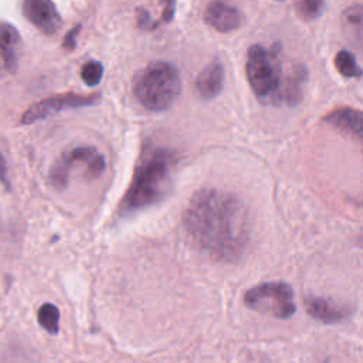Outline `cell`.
<instances>
[{"instance_id":"6da1fadb","label":"cell","mask_w":363,"mask_h":363,"mask_svg":"<svg viewBox=\"0 0 363 363\" xmlns=\"http://www.w3.org/2000/svg\"><path fill=\"white\" fill-rule=\"evenodd\" d=\"M183 227L193 245L218 262H237L248 248V210L241 199L224 190H197L183 214Z\"/></svg>"},{"instance_id":"7a4b0ae2","label":"cell","mask_w":363,"mask_h":363,"mask_svg":"<svg viewBox=\"0 0 363 363\" xmlns=\"http://www.w3.org/2000/svg\"><path fill=\"white\" fill-rule=\"evenodd\" d=\"M176 162L174 152L167 147H146L135 166L130 184L119 203L118 213L122 217H128L166 197Z\"/></svg>"},{"instance_id":"3957f363","label":"cell","mask_w":363,"mask_h":363,"mask_svg":"<svg viewBox=\"0 0 363 363\" xmlns=\"http://www.w3.org/2000/svg\"><path fill=\"white\" fill-rule=\"evenodd\" d=\"M132 91L145 109L153 112L166 111L182 91L179 69L167 61H152L135 74Z\"/></svg>"},{"instance_id":"277c9868","label":"cell","mask_w":363,"mask_h":363,"mask_svg":"<svg viewBox=\"0 0 363 363\" xmlns=\"http://www.w3.org/2000/svg\"><path fill=\"white\" fill-rule=\"evenodd\" d=\"M279 44H275L269 50L261 44H254L248 48L245 72L248 84L259 101L269 99L272 104H278V95L281 89V62L278 58Z\"/></svg>"},{"instance_id":"5b68a950","label":"cell","mask_w":363,"mask_h":363,"mask_svg":"<svg viewBox=\"0 0 363 363\" xmlns=\"http://www.w3.org/2000/svg\"><path fill=\"white\" fill-rule=\"evenodd\" d=\"M82 167L85 172V179H98L106 167L105 156L94 146H75L64 152L51 166L48 172L50 184L55 190H64L68 186L69 174L72 169Z\"/></svg>"},{"instance_id":"8992f818","label":"cell","mask_w":363,"mask_h":363,"mask_svg":"<svg viewBox=\"0 0 363 363\" xmlns=\"http://www.w3.org/2000/svg\"><path fill=\"white\" fill-rule=\"evenodd\" d=\"M247 308L268 313L278 319H289L295 313L292 286L282 281L261 282L244 294Z\"/></svg>"},{"instance_id":"52a82bcc","label":"cell","mask_w":363,"mask_h":363,"mask_svg":"<svg viewBox=\"0 0 363 363\" xmlns=\"http://www.w3.org/2000/svg\"><path fill=\"white\" fill-rule=\"evenodd\" d=\"M101 99L99 94H92V95H78L72 92L67 94H60V95H52L48 98H44L35 104H33L23 115L20 119L21 125H30L33 122L45 119L51 115H55L61 111L65 109H72V108H82V106H89L98 104Z\"/></svg>"},{"instance_id":"ba28073f","label":"cell","mask_w":363,"mask_h":363,"mask_svg":"<svg viewBox=\"0 0 363 363\" xmlns=\"http://www.w3.org/2000/svg\"><path fill=\"white\" fill-rule=\"evenodd\" d=\"M21 10L24 17L43 34L57 33L62 18L52 0H23Z\"/></svg>"},{"instance_id":"9c48e42d","label":"cell","mask_w":363,"mask_h":363,"mask_svg":"<svg viewBox=\"0 0 363 363\" xmlns=\"http://www.w3.org/2000/svg\"><path fill=\"white\" fill-rule=\"evenodd\" d=\"M242 13L224 0H213L204 11V23L220 33H230L241 27Z\"/></svg>"},{"instance_id":"30bf717a","label":"cell","mask_w":363,"mask_h":363,"mask_svg":"<svg viewBox=\"0 0 363 363\" xmlns=\"http://www.w3.org/2000/svg\"><path fill=\"white\" fill-rule=\"evenodd\" d=\"M303 305L309 316L323 323H339L350 315L349 308L322 296H306Z\"/></svg>"},{"instance_id":"8fae6325","label":"cell","mask_w":363,"mask_h":363,"mask_svg":"<svg viewBox=\"0 0 363 363\" xmlns=\"http://www.w3.org/2000/svg\"><path fill=\"white\" fill-rule=\"evenodd\" d=\"M224 67L220 61L214 60L207 64L196 78V91L201 99H214L224 88Z\"/></svg>"},{"instance_id":"7c38bea8","label":"cell","mask_w":363,"mask_h":363,"mask_svg":"<svg viewBox=\"0 0 363 363\" xmlns=\"http://www.w3.org/2000/svg\"><path fill=\"white\" fill-rule=\"evenodd\" d=\"M323 121L337 129L339 132L362 140L363 136V116L359 109L354 108H337L329 112Z\"/></svg>"},{"instance_id":"4fadbf2b","label":"cell","mask_w":363,"mask_h":363,"mask_svg":"<svg viewBox=\"0 0 363 363\" xmlns=\"http://www.w3.org/2000/svg\"><path fill=\"white\" fill-rule=\"evenodd\" d=\"M306 77H308V71L303 65H298L296 68H294L292 74L286 78L285 85H281L278 102H284L289 106L298 105L303 96L302 85H303Z\"/></svg>"},{"instance_id":"5bb4252c","label":"cell","mask_w":363,"mask_h":363,"mask_svg":"<svg viewBox=\"0 0 363 363\" xmlns=\"http://www.w3.org/2000/svg\"><path fill=\"white\" fill-rule=\"evenodd\" d=\"M20 43L18 31L10 24L0 21V51L3 57V62L7 71L14 72L17 68V55L14 51V45Z\"/></svg>"},{"instance_id":"9a60e30c","label":"cell","mask_w":363,"mask_h":363,"mask_svg":"<svg viewBox=\"0 0 363 363\" xmlns=\"http://www.w3.org/2000/svg\"><path fill=\"white\" fill-rule=\"evenodd\" d=\"M38 325L51 335H57L60 330V311L52 303H43L37 311Z\"/></svg>"},{"instance_id":"2e32d148","label":"cell","mask_w":363,"mask_h":363,"mask_svg":"<svg viewBox=\"0 0 363 363\" xmlns=\"http://www.w3.org/2000/svg\"><path fill=\"white\" fill-rule=\"evenodd\" d=\"M335 67L339 74H342L346 78H360L362 69L354 58V55L347 50L337 51L335 57Z\"/></svg>"},{"instance_id":"e0dca14e","label":"cell","mask_w":363,"mask_h":363,"mask_svg":"<svg viewBox=\"0 0 363 363\" xmlns=\"http://www.w3.org/2000/svg\"><path fill=\"white\" fill-rule=\"evenodd\" d=\"M104 75V67L99 61L91 60L81 68V79L86 86H96Z\"/></svg>"},{"instance_id":"ac0fdd59","label":"cell","mask_w":363,"mask_h":363,"mask_svg":"<svg viewBox=\"0 0 363 363\" xmlns=\"http://www.w3.org/2000/svg\"><path fill=\"white\" fill-rule=\"evenodd\" d=\"M323 10L325 0H299L298 4V13L306 21L318 18L323 13Z\"/></svg>"},{"instance_id":"d6986e66","label":"cell","mask_w":363,"mask_h":363,"mask_svg":"<svg viewBox=\"0 0 363 363\" xmlns=\"http://www.w3.org/2000/svg\"><path fill=\"white\" fill-rule=\"evenodd\" d=\"M345 17L350 26H356L357 30L360 31V28H362V6L359 3L349 7L345 13Z\"/></svg>"},{"instance_id":"ffe728a7","label":"cell","mask_w":363,"mask_h":363,"mask_svg":"<svg viewBox=\"0 0 363 363\" xmlns=\"http://www.w3.org/2000/svg\"><path fill=\"white\" fill-rule=\"evenodd\" d=\"M136 21H138V27L142 28V30H152V28H155L157 26L156 21L150 20V14L145 9H138V18H136Z\"/></svg>"},{"instance_id":"44dd1931","label":"cell","mask_w":363,"mask_h":363,"mask_svg":"<svg viewBox=\"0 0 363 363\" xmlns=\"http://www.w3.org/2000/svg\"><path fill=\"white\" fill-rule=\"evenodd\" d=\"M79 30H81V26L77 24L75 27H72V28L65 34V37H64V40H62V47H64L65 50L71 51V50L75 48V45H77V35H78Z\"/></svg>"},{"instance_id":"7402d4cb","label":"cell","mask_w":363,"mask_h":363,"mask_svg":"<svg viewBox=\"0 0 363 363\" xmlns=\"http://www.w3.org/2000/svg\"><path fill=\"white\" fill-rule=\"evenodd\" d=\"M174 6H176V0H166L164 9H163V21H172L173 16H174Z\"/></svg>"},{"instance_id":"603a6c76","label":"cell","mask_w":363,"mask_h":363,"mask_svg":"<svg viewBox=\"0 0 363 363\" xmlns=\"http://www.w3.org/2000/svg\"><path fill=\"white\" fill-rule=\"evenodd\" d=\"M0 183L4 186V187H9L10 186V182H9V176H7V166H6V160L0 152Z\"/></svg>"},{"instance_id":"cb8c5ba5","label":"cell","mask_w":363,"mask_h":363,"mask_svg":"<svg viewBox=\"0 0 363 363\" xmlns=\"http://www.w3.org/2000/svg\"><path fill=\"white\" fill-rule=\"evenodd\" d=\"M278 1H282V0H278Z\"/></svg>"}]
</instances>
